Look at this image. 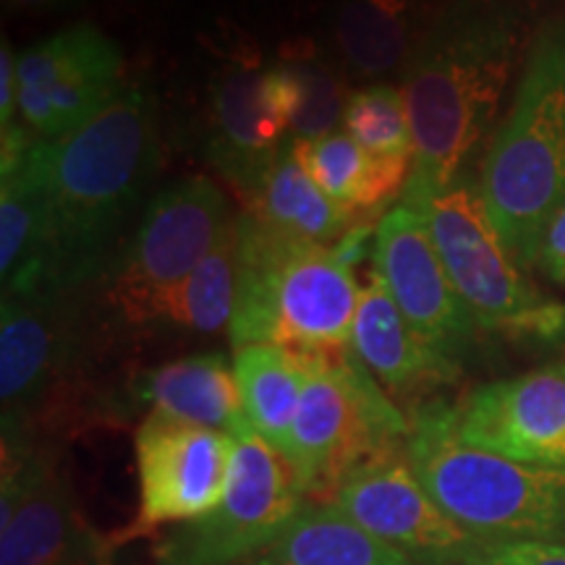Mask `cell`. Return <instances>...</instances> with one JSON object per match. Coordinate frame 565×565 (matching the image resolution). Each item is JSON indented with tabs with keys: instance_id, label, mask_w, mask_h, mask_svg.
I'll return each instance as SVG.
<instances>
[{
	"instance_id": "obj_1",
	"label": "cell",
	"mask_w": 565,
	"mask_h": 565,
	"mask_svg": "<svg viewBox=\"0 0 565 565\" xmlns=\"http://www.w3.org/2000/svg\"><path fill=\"white\" fill-rule=\"evenodd\" d=\"M158 162V105L139 84L66 137L42 139L47 231L38 291L68 294L95 275Z\"/></svg>"
},
{
	"instance_id": "obj_2",
	"label": "cell",
	"mask_w": 565,
	"mask_h": 565,
	"mask_svg": "<svg viewBox=\"0 0 565 565\" xmlns=\"http://www.w3.org/2000/svg\"><path fill=\"white\" fill-rule=\"evenodd\" d=\"M519 53L515 13L494 0H454L404 66L414 183L454 181L490 131Z\"/></svg>"
},
{
	"instance_id": "obj_3",
	"label": "cell",
	"mask_w": 565,
	"mask_h": 565,
	"mask_svg": "<svg viewBox=\"0 0 565 565\" xmlns=\"http://www.w3.org/2000/svg\"><path fill=\"white\" fill-rule=\"evenodd\" d=\"M238 296L231 345L278 343L303 353L351 345L356 320V263L341 244L322 246L267 228L242 212L233 217Z\"/></svg>"
},
{
	"instance_id": "obj_4",
	"label": "cell",
	"mask_w": 565,
	"mask_h": 565,
	"mask_svg": "<svg viewBox=\"0 0 565 565\" xmlns=\"http://www.w3.org/2000/svg\"><path fill=\"white\" fill-rule=\"evenodd\" d=\"M406 456L429 498L479 545L565 542V471L469 445L454 406L416 408Z\"/></svg>"
},
{
	"instance_id": "obj_5",
	"label": "cell",
	"mask_w": 565,
	"mask_h": 565,
	"mask_svg": "<svg viewBox=\"0 0 565 565\" xmlns=\"http://www.w3.org/2000/svg\"><path fill=\"white\" fill-rule=\"evenodd\" d=\"M479 192L508 249L529 270L542 225L565 202V21L542 26L529 47Z\"/></svg>"
},
{
	"instance_id": "obj_6",
	"label": "cell",
	"mask_w": 565,
	"mask_h": 565,
	"mask_svg": "<svg viewBox=\"0 0 565 565\" xmlns=\"http://www.w3.org/2000/svg\"><path fill=\"white\" fill-rule=\"evenodd\" d=\"M401 202L419 212L445 273L479 330L515 341H565V303L553 301L529 280L526 267L494 228L479 181L469 173L440 186L408 181Z\"/></svg>"
},
{
	"instance_id": "obj_7",
	"label": "cell",
	"mask_w": 565,
	"mask_h": 565,
	"mask_svg": "<svg viewBox=\"0 0 565 565\" xmlns=\"http://www.w3.org/2000/svg\"><path fill=\"white\" fill-rule=\"evenodd\" d=\"M408 433L412 419L387 398L351 345L309 353L307 385L286 454L309 500L330 503L356 466L406 448Z\"/></svg>"
},
{
	"instance_id": "obj_8",
	"label": "cell",
	"mask_w": 565,
	"mask_h": 565,
	"mask_svg": "<svg viewBox=\"0 0 565 565\" xmlns=\"http://www.w3.org/2000/svg\"><path fill=\"white\" fill-rule=\"evenodd\" d=\"M215 181L189 175L160 189L105 280V301L131 328L158 322L166 296L202 263L233 223Z\"/></svg>"
},
{
	"instance_id": "obj_9",
	"label": "cell",
	"mask_w": 565,
	"mask_h": 565,
	"mask_svg": "<svg viewBox=\"0 0 565 565\" xmlns=\"http://www.w3.org/2000/svg\"><path fill=\"white\" fill-rule=\"evenodd\" d=\"M291 463L249 427L233 435L223 500L186 521L158 550L154 565H242L265 550L307 503Z\"/></svg>"
},
{
	"instance_id": "obj_10",
	"label": "cell",
	"mask_w": 565,
	"mask_h": 565,
	"mask_svg": "<svg viewBox=\"0 0 565 565\" xmlns=\"http://www.w3.org/2000/svg\"><path fill=\"white\" fill-rule=\"evenodd\" d=\"M66 294H3L0 309V401L3 443L32 445L45 440L63 404V387L74 374L76 324Z\"/></svg>"
},
{
	"instance_id": "obj_11",
	"label": "cell",
	"mask_w": 565,
	"mask_h": 565,
	"mask_svg": "<svg viewBox=\"0 0 565 565\" xmlns=\"http://www.w3.org/2000/svg\"><path fill=\"white\" fill-rule=\"evenodd\" d=\"M124 87L116 40L95 24L66 26L19 55V121L38 139H61Z\"/></svg>"
},
{
	"instance_id": "obj_12",
	"label": "cell",
	"mask_w": 565,
	"mask_h": 565,
	"mask_svg": "<svg viewBox=\"0 0 565 565\" xmlns=\"http://www.w3.org/2000/svg\"><path fill=\"white\" fill-rule=\"evenodd\" d=\"M372 273L383 280L414 333L450 364L461 366L475 349L479 324L456 294L419 212L404 202L374 225Z\"/></svg>"
},
{
	"instance_id": "obj_13",
	"label": "cell",
	"mask_w": 565,
	"mask_h": 565,
	"mask_svg": "<svg viewBox=\"0 0 565 565\" xmlns=\"http://www.w3.org/2000/svg\"><path fill=\"white\" fill-rule=\"evenodd\" d=\"M0 565H100V545L45 443L3 445Z\"/></svg>"
},
{
	"instance_id": "obj_14",
	"label": "cell",
	"mask_w": 565,
	"mask_h": 565,
	"mask_svg": "<svg viewBox=\"0 0 565 565\" xmlns=\"http://www.w3.org/2000/svg\"><path fill=\"white\" fill-rule=\"evenodd\" d=\"M330 503L414 565L466 563L479 547L429 498L414 475L406 448L364 461L338 487Z\"/></svg>"
},
{
	"instance_id": "obj_15",
	"label": "cell",
	"mask_w": 565,
	"mask_h": 565,
	"mask_svg": "<svg viewBox=\"0 0 565 565\" xmlns=\"http://www.w3.org/2000/svg\"><path fill=\"white\" fill-rule=\"evenodd\" d=\"M134 448L141 505L126 536L171 521H194L223 500L233 461L228 433L150 414L139 424Z\"/></svg>"
},
{
	"instance_id": "obj_16",
	"label": "cell",
	"mask_w": 565,
	"mask_h": 565,
	"mask_svg": "<svg viewBox=\"0 0 565 565\" xmlns=\"http://www.w3.org/2000/svg\"><path fill=\"white\" fill-rule=\"evenodd\" d=\"M454 414L469 445L565 471V362L477 387Z\"/></svg>"
},
{
	"instance_id": "obj_17",
	"label": "cell",
	"mask_w": 565,
	"mask_h": 565,
	"mask_svg": "<svg viewBox=\"0 0 565 565\" xmlns=\"http://www.w3.org/2000/svg\"><path fill=\"white\" fill-rule=\"evenodd\" d=\"M288 126L275 108L267 68L242 58L212 87L207 154L215 171L244 196L254 194L286 150Z\"/></svg>"
},
{
	"instance_id": "obj_18",
	"label": "cell",
	"mask_w": 565,
	"mask_h": 565,
	"mask_svg": "<svg viewBox=\"0 0 565 565\" xmlns=\"http://www.w3.org/2000/svg\"><path fill=\"white\" fill-rule=\"evenodd\" d=\"M351 349L374 380L401 398L433 393L435 387L454 383L461 372V366L450 364L414 333L372 270L359 296Z\"/></svg>"
},
{
	"instance_id": "obj_19",
	"label": "cell",
	"mask_w": 565,
	"mask_h": 565,
	"mask_svg": "<svg viewBox=\"0 0 565 565\" xmlns=\"http://www.w3.org/2000/svg\"><path fill=\"white\" fill-rule=\"evenodd\" d=\"M294 152L317 186L359 228H372L383 221L391 204L404 196L414 173V160L374 158L345 131L312 141H294Z\"/></svg>"
},
{
	"instance_id": "obj_20",
	"label": "cell",
	"mask_w": 565,
	"mask_h": 565,
	"mask_svg": "<svg viewBox=\"0 0 565 565\" xmlns=\"http://www.w3.org/2000/svg\"><path fill=\"white\" fill-rule=\"evenodd\" d=\"M137 398L152 414L228 433L249 427L236 370L223 353H194L154 366L137 380Z\"/></svg>"
},
{
	"instance_id": "obj_21",
	"label": "cell",
	"mask_w": 565,
	"mask_h": 565,
	"mask_svg": "<svg viewBox=\"0 0 565 565\" xmlns=\"http://www.w3.org/2000/svg\"><path fill=\"white\" fill-rule=\"evenodd\" d=\"M244 565H414L333 503L307 500L282 532Z\"/></svg>"
},
{
	"instance_id": "obj_22",
	"label": "cell",
	"mask_w": 565,
	"mask_h": 565,
	"mask_svg": "<svg viewBox=\"0 0 565 565\" xmlns=\"http://www.w3.org/2000/svg\"><path fill=\"white\" fill-rule=\"evenodd\" d=\"M233 370L252 429L286 458L307 385L309 353L278 343H246L233 349Z\"/></svg>"
},
{
	"instance_id": "obj_23",
	"label": "cell",
	"mask_w": 565,
	"mask_h": 565,
	"mask_svg": "<svg viewBox=\"0 0 565 565\" xmlns=\"http://www.w3.org/2000/svg\"><path fill=\"white\" fill-rule=\"evenodd\" d=\"M246 212L267 228L322 246L341 244L359 228L307 173L296 158L294 141H288L257 192L246 196Z\"/></svg>"
},
{
	"instance_id": "obj_24",
	"label": "cell",
	"mask_w": 565,
	"mask_h": 565,
	"mask_svg": "<svg viewBox=\"0 0 565 565\" xmlns=\"http://www.w3.org/2000/svg\"><path fill=\"white\" fill-rule=\"evenodd\" d=\"M0 280L3 294L38 291L45 252L47 210L42 139L9 173L0 175Z\"/></svg>"
},
{
	"instance_id": "obj_25",
	"label": "cell",
	"mask_w": 565,
	"mask_h": 565,
	"mask_svg": "<svg viewBox=\"0 0 565 565\" xmlns=\"http://www.w3.org/2000/svg\"><path fill=\"white\" fill-rule=\"evenodd\" d=\"M335 45L359 76L404 71L414 51L412 0H343L335 17Z\"/></svg>"
},
{
	"instance_id": "obj_26",
	"label": "cell",
	"mask_w": 565,
	"mask_h": 565,
	"mask_svg": "<svg viewBox=\"0 0 565 565\" xmlns=\"http://www.w3.org/2000/svg\"><path fill=\"white\" fill-rule=\"evenodd\" d=\"M267 87L294 141L322 139L343 124L349 105L345 84L315 55L296 53L275 63L267 68Z\"/></svg>"
},
{
	"instance_id": "obj_27",
	"label": "cell",
	"mask_w": 565,
	"mask_h": 565,
	"mask_svg": "<svg viewBox=\"0 0 565 565\" xmlns=\"http://www.w3.org/2000/svg\"><path fill=\"white\" fill-rule=\"evenodd\" d=\"M238 296V254L233 223L221 242L162 301L158 322L200 335L231 328Z\"/></svg>"
},
{
	"instance_id": "obj_28",
	"label": "cell",
	"mask_w": 565,
	"mask_h": 565,
	"mask_svg": "<svg viewBox=\"0 0 565 565\" xmlns=\"http://www.w3.org/2000/svg\"><path fill=\"white\" fill-rule=\"evenodd\" d=\"M343 131L362 150L385 160H414L412 124L401 87L370 84L349 97Z\"/></svg>"
},
{
	"instance_id": "obj_29",
	"label": "cell",
	"mask_w": 565,
	"mask_h": 565,
	"mask_svg": "<svg viewBox=\"0 0 565 565\" xmlns=\"http://www.w3.org/2000/svg\"><path fill=\"white\" fill-rule=\"evenodd\" d=\"M463 565H565V542L479 545Z\"/></svg>"
},
{
	"instance_id": "obj_30",
	"label": "cell",
	"mask_w": 565,
	"mask_h": 565,
	"mask_svg": "<svg viewBox=\"0 0 565 565\" xmlns=\"http://www.w3.org/2000/svg\"><path fill=\"white\" fill-rule=\"evenodd\" d=\"M529 270H540L545 278L565 286V202L542 225L529 257Z\"/></svg>"
},
{
	"instance_id": "obj_31",
	"label": "cell",
	"mask_w": 565,
	"mask_h": 565,
	"mask_svg": "<svg viewBox=\"0 0 565 565\" xmlns=\"http://www.w3.org/2000/svg\"><path fill=\"white\" fill-rule=\"evenodd\" d=\"M19 121V55L3 40L0 51V129Z\"/></svg>"
},
{
	"instance_id": "obj_32",
	"label": "cell",
	"mask_w": 565,
	"mask_h": 565,
	"mask_svg": "<svg viewBox=\"0 0 565 565\" xmlns=\"http://www.w3.org/2000/svg\"><path fill=\"white\" fill-rule=\"evenodd\" d=\"M79 0H3L6 11L11 13H53L61 9H71Z\"/></svg>"
}]
</instances>
